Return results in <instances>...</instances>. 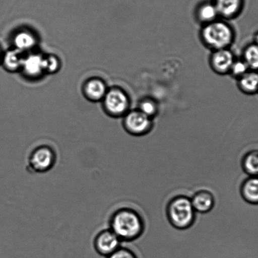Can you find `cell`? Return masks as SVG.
Masks as SVG:
<instances>
[{
    "mask_svg": "<svg viewBox=\"0 0 258 258\" xmlns=\"http://www.w3.org/2000/svg\"><path fill=\"white\" fill-rule=\"evenodd\" d=\"M108 228L121 242H130L141 236L144 222L136 210L128 207L119 208L109 218Z\"/></svg>",
    "mask_w": 258,
    "mask_h": 258,
    "instance_id": "cell-1",
    "label": "cell"
},
{
    "mask_svg": "<svg viewBox=\"0 0 258 258\" xmlns=\"http://www.w3.org/2000/svg\"><path fill=\"white\" fill-rule=\"evenodd\" d=\"M200 41L211 51L230 48L235 39V32L231 25L222 19L202 26Z\"/></svg>",
    "mask_w": 258,
    "mask_h": 258,
    "instance_id": "cell-2",
    "label": "cell"
},
{
    "mask_svg": "<svg viewBox=\"0 0 258 258\" xmlns=\"http://www.w3.org/2000/svg\"><path fill=\"white\" fill-rule=\"evenodd\" d=\"M58 159L57 151L49 144H39L27 154L26 170L31 174H44L51 170Z\"/></svg>",
    "mask_w": 258,
    "mask_h": 258,
    "instance_id": "cell-3",
    "label": "cell"
},
{
    "mask_svg": "<svg viewBox=\"0 0 258 258\" xmlns=\"http://www.w3.org/2000/svg\"><path fill=\"white\" fill-rule=\"evenodd\" d=\"M196 213L191 199L184 196L174 197L167 207L168 220L172 226L179 230L187 229L192 226Z\"/></svg>",
    "mask_w": 258,
    "mask_h": 258,
    "instance_id": "cell-4",
    "label": "cell"
},
{
    "mask_svg": "<svg viewBox=\"0 0 258 258\" xmlns=\"http://www.w3.org/2000/svg\"><path fill=\"white\" fill-rule=\"evenodd\" d=\"M102 104L106 114L113 118H119L130 111L131 101L129 95L124 89L113 87L107 90Z\"/></svg>",
    "mask_w": 258,
    "mask_h": 258,
    "instance_id": "cell-5",
    "label": "cell"
},
{
    "mask_svg": "<svg viewBox=\"0 0 258 258\" xmlns=\"http://www.w3.org/2000/svg\"><path fill=\"white\" fill-rule=\"evenodd\" d=\"M122 118V126L127 134L142 137L149 134L154 127V119L137 109H130Z\"/></svg>",
    "mask_w": 258,
    "mask_h": 258,
    "instance_id": "cell-6",
    "label": "cell"
},
{
    "mask_svg": "<svg viewBox=\"0 0 258 258\" xmlns=\"http://www.w3.org/2000/svg\"><path fill=\"white\" fill-rule=\"evenodd\" d=\"M121 240L109 228L99 230L93 239L95 250L102 256L107 257L121 246Z\"/></svg>",
    "mask_w": 258,
    "mask_h": 258,
    "instance_id": "cell-7",
    "label": "cell"
},
{
    "mask_svg": "<svg viewBox=\"0 0 258 258\" xmlns=\"http://www.w3.org/2000/svg\"><path fill=\"white\" fill-rule=\"evenodd\" d=\"M236 59L230 48L211 51L209 57V65L213 72L219 75L229 74L233 63Z\"/></svg>",
    "mask_w": 258,
    "mask_h": 258,
    "instance_id": "cell-8",
    "label": "cell"
},
{
    "mask_svg": "<svg viewBox=\"0 0 258 258\" xmlns=\"http://www.w3.org/2000/svg\"><path fill=\"white\" fill-rule=\"evenodd\" d=\"M20 72L27 79H39L45 74L44 56L35 52H31L24 56Z\"/></svg>",
    "mask_w": 258,
    "mask_h": 258,
    "instance_id": "cell-9",
    "label": "cell"
},
{
    "mask_svg": "<svg viewBox=\"0 0 258 258\" xmlns=\"http://www.w3.org/2000/svg\"><path fill=\"white\" fill-rule=\"evenodd\" d=\"M107 90L106 82L97 77L90 78L82 86V93L85 98L93 102H102Z\"/></svg>",
    "mask_w": 258,
    "mask_h": 258,
    "instance_id": "cell-10",
    "label": "cell"
},
{
    "mask_svg": "<svg viewBox=\"0 0 258 258\" xmlns=\"http://www.w3.org/2000/svg\"><path fill=\"white\" fill-rule=\"evenodd\" d=\"M38 39L34 32L29 29H21L17 31L12 37L13 48L24 54L34 49L37 45Z\"/></svg>",
    "mask_w": 258,
    "mask_h": 258,
    "instance_id": "cell-11",
    "label": "cell"
},
{
    "mask_svg": "<svg viewBox=\"0 0 258 258\" xmlns=\"http://www.w3.org/2000/svg\"><path fill=\"white\" fill-rule=\"evenodd\" d=\"M214 4L219 17L224 20L236 18L242 7V0H216Z\"/></svg>",
    "mask_w": 258,
    "mask_h": 258,
    "instance_id": "cell-12",
    "label": "cell"
},
{
    "mask_svg": "<svg viewBox=\"0 0 258 258\" xmlns=\"http://www.w3.org/2000/svg\"><path fill=\"white\" fill-rule=\"evenodd\" d=\"M191 201L195 211L200 214H206L211 211L215 205L214 195L207 190L197 192L191 199Z\"/></svg>",
    "mask_w": 258,
    "mask_h": 258,
    "instance_id": "cell-13",
    "label": "cell"
},
{
    "mask_svg": "<svg viewBox=\"0 0 258 258\" xmlns=\"http://www.w3.org/2000/svg\"><path fill=\"white\" fill-rule=\"evenodd\" d=\"M237 80L238 89L247 96L258 94V72L249 70Z\"/></svg>",
    "mask_w": 258,
    "mask_h": 258,
    "instance_id": "cell-14",
    "label": "cell"
},
{
    "mask_svg": "<svg viewBox=\"0 0 258 258\" xmlns=\"http://www.w3.org/2000/svg\"><path fill=\"white\" fill-rule=\"evenodd\" d=\"M23 54L17 50L12 48L8 50L2 56V67L6 71L16 73L21 71L24 59Z\"/></svg>",
    "mask_w": 258,
    "mask_h": 258,
    "instance_id": "cell-15",
    "label": "cell"
},
{
    "mask_svg": "<svg viewBox=\"0 0 258 258\" xmlns=\"http://www.w3.org/2000/svg\"><path fill=\"white\" fill-rule=\"evenodd\" d=\"M240 194L245 202L258 205V176H249L242 182Z\"/></svg>",
    "mask_w": 258,
    "mask_h": 258,
    "instance_id": "cell-16",
    "label": "cell"
},
{
    "mask_svg": "<svg viewBox=\"0 0 258 258\" xmlns=\"http://www.w3.org/2000/svg\"><path fill=\"white\" fill-rule=\"evenodd\" d=\"M196 19L202 26L212 23L219 19V14L214 4L206 3L201 5L196 12Z\"/></svg>",
    "mask_w": 258,
    "mask_h": 258,
    "instance_id": "cell-17",
    "label": "cell"
},
{
    "mask_svg": "<svg viewBox=\"0 0 258 258\" xmlns=\"http://www.w3.org/2000/svg\"><path fill=\"white\" fill-rule=\"evenodd\" d=\"M241 58L249 70L258 72V46L254 43L247 44L243 49Z\"/></svg>",
    "mask_w": 258,
    "mask_h": 258,
    "instance_id": "cell-18",
    "label": "cell"
},
{
    "mask_svg": "<svg viewBox=\"0 0 258 258\" xmlns=\"http://www.w3.org/2000/svg\"><path fill=\"white\" fill-rule=\"evenodd\" d=\"M242 166L249 176H258V150L247 153L243 157Z\"/></svg>",
    "mask_w": 258,
    "mask_h": 258,
    "instance_id": "cell-19",
    "label": "cell"
},
{
    "mask_svg": "<svg viewBox=\"0 0 258 258\" xmlns=\"http://www.w3.org/2000/svg\"><path fill=\"white\" fill-rule=\"evenodd\" d=\"M137 109L152 119L157 116L159 111L157 102L150 97L140 100Z\"/></svg>",
    "mask_w": 258,
    "mask_h": 258,
    "instance_id": "cell-20",
    "label": "cell"
},
{
    "mask_svg": "<svg viewBox=\"0 0 258 258\" xmlns=\"http://www.w3.org/2000/svg\"><path fill=\"white\" fill-rule=\"evenodd\" d=\"M61 68V61L56 55L49 54L44 56V69L45 74H54Z\"/></svg>",
    "mask_w": 258,
    "mask_h": 258,
    "instance_id": "cell-21",
    "label": "cell"
},
{
    "mask_svg": "<svg viewBox=\"0 0 258 258\" xmlns=\"http://www.w3.org/2000/svg\"><path fill=\"white\" fill-rule=\"evenodd\" d=\"M249 70V68L247 67V64L245 63L242 58L235 59L231 69L230 70L229 75L237 80Z\"/></svg>",
    "mask_w": 258,
    "mask_h": 258,
    "instance_id": "cell-22",
    "label": "cell"
},
{
    "mask_svg": "<svg viewBox=\"0 0 258 258\" xmlns=\"http://www.w3.org/2000/svg\"><path fill=\"white\" fill-rule=\"evenodd\" d=\"M106 258H137L135 253L126 247H120Z\"/></svg>",
    "mask_w": 258,
    "mask_h": 258,
    "instance_id": "cell-23",
    "label": "cell"
},
{
    "mask_svg": "<svg viewBox=\"0 0 258 258\" xmlns=\"http://www.w3.org/2000/svg\"><path fill=\"white\" fill-rule=\"evenodd\" d=\"M253 40H254L253 43H254L258 46V31L254 34V37H253Z\"/></svg>",
    "mask_w": 258,
    "mask_h": 258,
    "instance_id": "cell-24",
    "label": "cell"
},
{
    "mask_svg": "<svg viewBox=\"0 0 258 258\" xmlns=\"http://www.w3.org/2000/svg\"><path fill=\"white\" fill-rule=\"evenodd\" d=\"M4 52H2L1 48H0V65L2 63V56H3Z\"/></svg>",
    "mask_w": 258,
    "mask_h": 258,
    "instance_id": "cell-25",
    "label": "cell"
}]
</instances>
